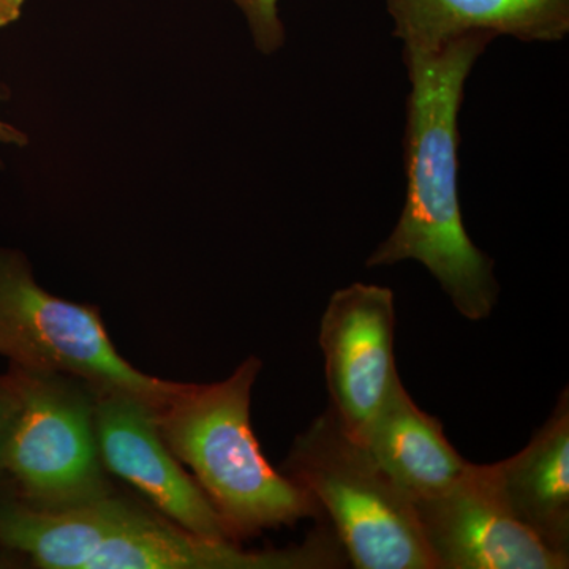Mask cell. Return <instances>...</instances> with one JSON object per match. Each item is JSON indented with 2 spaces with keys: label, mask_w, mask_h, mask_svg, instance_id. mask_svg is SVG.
I'll list each match as a JSON object with an SVG mask.
<instances>
[{
  "label": "cell",
  "mask_w": 569,
  "mask_h": 569,
  "mask_svg": "<svg viewBox=\"0 0 569 569\" xmlns=\"http://www.w3.org/2000/svg\"><path fill=\"white\" fill-rule=\"evenodd\" d=\"M365 445L413 503L448 492L470 466L449 443L440 419L417 406L400 378Z\"/></svg>",
  "instance_id": "7c38bea8"
},
{
  "label": "cell",
  "mask_w": 569,
  "mask_h": 569,
  "mask_svg": "<svg viewBox=\"0 0 569 569\" xmlns=\"http://www.w3.org/2000/svg\"><path fill=\"white\" fill-rule=\"evenodd\" d=\"M396 305L391 288L351 283L329 299L320 348L331 408L340 425L365 443L399 372L395 362Z\"/></svg>",
  "instance_id": "52a82bcc"
},
{
  "label": "cell",
  "mask_w": 569,
  "mask_h": 569,
  "mask_svg": "<svg viewBox=\"0 0 569 569\" xmlns=\"http://www.w3.org/2000/svg\"><path fill=\"white\" fill-rule=\"evenodd\" d=\"M260 370L250 356L222 381L183 385L153 413L168 449L193 471L233 539L321 516L312 497L266 460L254 437L250 402Z\"/></svg>",
  "instance_id": "3957f363"
},
{
  "label": "cell",
  "mask_w": 569,
  "mask_h": 569,
  "mask_svg": "<svg viewBox=\"0 0 569 569\" xmlns=\"http://www.w3.org/2000/svg\"><path fill=\"white\" fill-rule=\"evenodd\" d=\"M24 3L26 0H0V28L20 20Z\"/></svg>",
  "instance_id": "2e32d148"
},
{
  "label": "cell",
  "mask_w": 569,
  "mask_h": 569,
  "mask_svg": "<svg viewBox=\"0 0 569 569\" xmlns=\"http://www.w3.org/2000/svg\"><path fill=\"white\" fill-rule=\"evenodd\" d=\"M438 569H567L569 556L549 549L509 515L471 463L448 492L415 503Z\"/></svg>",
  "instance_id": "ba28073f"
},
{
  "label": "cell",
  "mask_w": 569,
  "mask_h": 569,
  "mask_svg": "<svg viewBox=\"0 0 569 569\" xmlns=\"http://www.w3.org/2000/svg\"><path fill=\"white\" fill-rule=\"evenodd\" d=\"M403 48H436L468 33L557 43L569 33V0H385Z\"/></svg>",
  "instance_id": "8fae6325"
},
{
  "label": "cell",
  "mask_w": 569,
  "mask_h": 569,
  "mask_svg": "<svg viewBox=\"0 0 569 569\" xmlns=\"http://www.w3.org/2000/svg\"><path fill=\"white\" fill-rule=\"evenodd\" d=\"M282 473L331 520L351 567L438 569L413 501L331 408L295 438Z\"/></svg>",
  "instance_id": "277c9868"
},
{
  "label": "cell",
  "mask_w": 569,
  "mask_h": 569,
  "mask_svg": "<svg viewBox=\"0 0 569 569\" xmlns=\"http://www.w3.org/2000/svg\"><path fill=\"white\" fill-rule=\"evenodd\" d=\"M14 411H17V392L11 378L10 376L0 378V449L13 421Z\"/></svg>",
  "instance_id": "5bb4252c"
},
{
  "label": "cell",
  "mask_w": 569,
  "mask_h": 569,
  "mask_svg": "<svg viewBox=\"0 0 569 569\" xmlns=\"http://www.w3.org/2000/svg\"><path fill=\"white\" fill-rule=\"evenodd\" d=\"M0 542L47 569H328L348 561L326 527L302 545L253 552L110 496L63 509L0 508Z\"/></svg>",
  "instance_id": "7a4b0ae2"
},
{
  "label": "cell",
  "mask_w": 569,
  "mask_h": 569,
  "mask_svg": "<svg viewBox=\"0 0 569 569\" xmlns=\"http://www.w3.org/2000/svg\"><path fill=\"white\" fill-rule=\"evenodd\" d=\"M17 411L0 449V467L31 507L63 509L108 496L93 427V400L58 373H10Z\"/></svg>",
  "instance_id": "8992f818"
},
{
  "label": "cell",
  "mask_w": 569,
  "mask_h": 569,
  "mask_svg": "<svg viewBox=\"0 0 569 569\" xmlns=\"http://www.w3.org/2000/svg\"><path fill=\"white\" fill-rule=\"evenodd\" d=\"M493 39L468 33L436 48H403L407 99L406 203L391 234L367 258V268L418 261L460 316L486 320L500 287L493 260L467 233L459 198V114L475 63Z\"/></svg>",
  "instance_id": "6da1fadb"
},
{
  "label": "cell",
  "mask_w": 569,
  "mask_h": 569,
  "mask_svg": "<svg viewBox=\"0 0 569 569\" xmlns=\"http://www.w3.org/2000/svg\"><path fill=\"white\" fill-rule=\"evenodd\" d=\"M486 478L509 515L556 552L569 556V395L529 445L512 458L485 466Z\"/></svg>",
  "instance_id": "30bf717a"
},
{
  "label": "cell",
  "mask_w": 569,
  "mask_h": 569,
  "mask_svg": "<svg viewBox=\"0 0 569 569\" xmlns=\"http://www.w3.org/2000/svg\"><path fill=\"white\" fill-rule=\"evenodd\" d=\"M2 100V96H0ZM29 144V137L24 132H21L18 127L11 126V123L2 121L0 119V148L2 146H17V148H24ZM3 167L2 160H0V168Z\"/></svg>",
  "instance_id": "9a60e30c"
},
{
  "label": "cell",
  "mask_w": 569,
  "mask_h": 569,
  "mask_svg": "<svg viewBox=\"0 0 569 569\" xmlns=\"http://www.w3.org/2000/svg\"><path fill=\"white\" fill-rule=\"evenodd\" d=\"M0 355L17 369L86 381L93 392L132 397L153 410L183 383L134 369L112 346L99 310L48 293L17 250L0 249Z\"/></svg>",
  "instance_id": "5b68a950"
},
{
  "label": "cell",
  "mask_w": 569,
  "mask_h": 569,
  "mask_svg": "<svg viewBox=\"0 0 569 569\" xmlns=\"http://www.w3.org/2000/svg\"><path fill=\"white\" fill-rule=\"evenodd\" d=\"M93 395V427L103 467L140 490L164 518L182 529L233 541L203 489L168 449L153 410L132 397Z\"/></svg>",
  "instance_id": "9c48e42d"
},
{
  "label": "cell",
  "mask_w": 569,
  "mask_h": 569,
  "mask_svg": "<svg viewBox=\"0 0 569 569\" xmlns=\"http://www.w3.org/2000/svg\"><path fill=\"white\" fill-rule=\"evenodd\" d=\"M244 14L254 47L264 56L276 54L287 40L279 0H233Z\"/></svg>",
  "instance_id": "4fadbf2b"
}]
</instances>
